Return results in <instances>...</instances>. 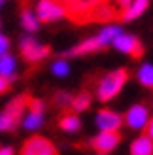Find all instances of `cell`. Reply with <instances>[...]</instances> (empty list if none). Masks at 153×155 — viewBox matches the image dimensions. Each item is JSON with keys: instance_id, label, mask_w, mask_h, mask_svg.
<instances>
[{"instance_id": "obj_7", "label": "cell", "mask_w": 153, "mask_h": 155, "mask_svg": "<svg viewBox=\"0 0 153 155\" xmlns=\"http://www.w3.org/2000/svg\"><path fill=\"white\" fill-rule=\"evenodd\" d=\"M64 17V8L57 0H40L36 6V19L42 23H51Z\"/></svg>"}, {"instance_id": "obj_15", "label": "cell", "mask_w": 153, "mask_h": 155, "mask_svg": "<svg viewBox=\"0 0 153 155\" xmlns=\"http://www.w3.org/2000/svg\"><path fill=\"white\" fill-rule=\"evenodd\" d=\"M131 153L132 155H153V140L148 136L136 138L131 146Z\"/></svg>"}, {"instance_id": "obj_14", "label": "cell", "mask_w": 153, "mask_h": 155, "mask_svg": "<svg viewBox=\"0 0 153 155\" xmlns=\"http://www.w3.org/2000/svg\"><path fill=\"white\" fill-rule=\"evenodd\" d=\"M59 127L63 130H66V133H76V130H80V127H81V121L74 112H64L59 117Z\"/></svg>"}, {"instance_id": "obj_10", "label": "cell", "mask_w": 153, "mask_h": 155, "mask_svg": "<svg viewBox=\"0 0 153 155\" xmlns=\"http://www.w3.org/2000/svg\"><path fill=\"white\" fill-rule=\"evenodd\" d=\"M125 123L131 129H142L146 127V123L149 121V114H148V108L144 104H134L132 108H129V112L125 114Z\"/></svg>"}, {"instance_id": "obj_6", "label": "cell", "mask_w": 153, "mask_h": 155, "mask_svg": "<svg viewBox=\"0 0 153 155\" xmlns=\"http://www.w3.org/2000/svg\"><path fill=\"white\" fill-rule=\"evenodd\" d=\"M112 44L116 45L121 53H127V55H131L132 59H142V55H144L142 42L136 36H132V34H123V32H121L119 36L113 38Z\"/></svg>"}, {"instance_id": "obj_33", "label": "cell", "mask_w": 153, "mask_h": 155, "mask_svg": "<svg viewBox=\"0 0 153 155\" xmlns=\"http://www.w3.org/2000/svg\"><path fill=\"white\" fill-rule=\"evenodd\" d=\"M98 155H106V153H98Z\"/></svg>"}, {"instance_id": "obj_3", "label": "cell", "mask_w": 153, "mask_h": 155, "mask_svg": "<svg viewBox=\"0 0 153 155\" xmlns=\"http://www.w3.org/2000/svg\"><path fill=\"white\" fill-rule=\"evenodd\" d=\"M49 53H51L49 45L38 44L34 38H30V36H27V38H23V40H21V55H23V59H25L27 63L36 64L38 61L45 59Z\"/></svg>"}, {"instance_id": "obj_26", "label": "cell", "mask_w": 153, "mask_h": 155, "mask_svg": "<svg viewBox=\"0 0 153 155\" xmlns=\"http://www.w3.org/2000/svg\"><path fill=\"white\" fill-rule=\"evenodd\" d=\"M8 49H10V40L0 34V55H2V53H8Z\"/></svg>"}, {"instance_id": "obj_22", "label": "cell", "mask_w": 153, "mask_h": 155, "mask_svg": "<svg viewBox=\"0 0 153 155\" xmlns=\"http://www.w3.org/2000/svg\"><path fill=\"white\" fill-rule=\"evenodd\" d=\"M51 72L55 76H59V78H64L68 72H70V66H68V63L64 59H59V61H55V63L51 64Z\"/></svg>"}, {"instance_id": "obj_8", "label": "cell", "mask_w": 153, "mask_h": 155, "mask_svg": "<svg viewBox=\"0 0 153 155\" xmlns=\"http://www.w3.org/2000/svg\"><path fill=\"white\" fill-rule=\"evenodd\" d=\"M121 13L123 10H119V8L110 2V0H104L100 2L93 12L89 15V23H108V21H117L121 19Z\"/></svg>"}, {"instance_id": "obj_5", "label": "cell", "mask_w": 153, "mask_h": 155, "mask_svg": "<svg viewBox=\"0 0 153 155\" xmlns=\"http://www.w3.org/2000/svg\"><path fill=\"white\" fill-rule=\"evenodd\" d=\"M28 98H30V95H19L17 98H13L11 102L6 106L4 117H6L8 123H10V130H15L17 125L21 123L23 112H25L27 106H28Z\"/></svg>"}, {"instance_id": "obj_31", "label": "cell", "mask_w": 153, "mask_h": 155, "mask_svg": "<svg viewBox=\"0 0 153 155\" xmlns=\"http://www.w3.org/2000/svg\"><path fill=\"white\" fill-rule=\"evenodd\" d=\"M57 2H59V4H63V8H64V4L68 2V0H57Z\"/></svg>"}, {"instance_id": "obj_24", "label": "cell", "mask_w": 153, "mask_h": 155, "mask_svg": "<svg viewBox=\"0 0 153 155\" xmlns=\"http://www.w3.org/2000/svg\"><path fill=\"white\" fill-rule=\"evenodd\" d=\"M27 108H28L30 112H44V102H42V100H38V98H32V97H30Z\"/></svg>"}, {"instance_id": "obj_9", "label": "cell", "mask_w": 153, "mask_h": 155, "mask_svg": "<svg viewBox=\"0 0 153 155\" xmlns=\"http://www.w3.org/2000/svg\"><path fill=\"white\" fill-rule=\"evenodd\" d=\"M119 142H121V134L117 130H102L98 136L93 138L91 148L95 151H98V153H110Z\"/></svg>"}, {"instance_id": "obj_27", "label": "cell", "mask_w": 153, "mask_h": 155, "mask_svg": "<svg viewBox=\"0 0 153 155\" xmlns=\"http://www.w3.org/2000/svg\"><path fill=\"white\" fill-rule=\"evenodd\" d=\"M110 2H113V4L119 8V10H125V8L131 4V0H110Z\"/></svg>"}, {"instance_id": "obj_11", "label": "cell", "mask_w": 153, "mask_h": 155, "mask_svg": "<svg viewBox=\"0 0 153 155\" xmlns=\"http://www.w3.org/2000/svg\"><path fill=\"white\" fill-rule=\"evenodd\" d=\"M96 125L100 127V130H117L121 127V115L108 108H102L96 114Z\"/></svg>"}, {"instance_id": "obj_21", "label": "cell", "mask_w": 153, "mask_h": 155, "mask_svg": "<svg viewBox=\"0 0 153 155\" xmlns=\"http://www.w3.org/2000/svg\"><path fill=\"white\" fill-rule=\"evenodd\" d=\"M121 34V28H117V27H108V28H104L100 34H98L96 38L102 42V45H106V44H110V42H113V38L116 36H119Z\"/></svg>"}, {"instance_id": "obj_4", "label": "cell", "mask_w": 153, "mask_h": 155, "mask_svg": "<svg viewBox=\"0 0 153 155\" xmlns=\"http://www.w3.org/2000/svg\"><path fill=\"white\" fill-rule=\"evenodd\" d=\"M19 155H59L51 140L44 136H32L21 146Z\"/></svg>"}, {"instance_id": "obj_16", "label": "cell", "mask_w": 153, "mask_h": 155, "mask_svg": "<svg viewBox=\"0 0 153 155\" xmlns=\"http://www.w3.org/2000/svg\"><path fill=\"white\" fill-rule=\"evenodd\" d=\"M13 70H15V59L8 53H2L0 55V76H6L13 81Z\"/></svg>"}, {"instance_id": "obj_13", "label": "cell", "mask_w": 153, "mask_h": 155, "mask_svg": "<svg viewBox=\"0 0 153 155\" xmlns=\"http://www.w3.org/2000/svg\"><path fill=\"white\" fill-rule=\"evenodd\" d=\"M148 4H149V0H131V4H129L123 10V13H121V19L123 21H132L134 17H138V15H142L146 12Z\"/></svg>"}, {"instance_id": "obj_18", "label": "cell", "mask_w": 153, "mask_h": 155, "mask_svg": "<svg viewBox=\"0 0 153 155\" xmlns=\"http://www.w3.org/2000/svg\"><path fill=\"white\" fill-rule=\"evenodd\" d=\"M70 106H72V110H74V112H83V110H87V108L91 106V95L83 91L81 95H78L76 98H72Z\"/></svg>"}, {"instance_id": "obj_25", "label": "cell", "mask_w": 153, "mask_h": 155, "mask_svg": "<svg viewBox=\"0 0 153 155\" xmlns=\"http://www.w3.org/2000/svg\"><path fill=\"white\" fill-rule=\"evenodd\" d=\"M11 89V80L6 76H0V95H4V93H8Z\"/></svg>"}, {"instance_id": "obj_1", "label": "cell", "mask_w": 153, "mask_h": 155, "mask_svg": "<svg viewBox=\"0 0 153 155\" xmlns=\"http://www.w3.org/2000/svg\"><path fill=\"white\" fill-rule=\"evenodd\" d=\"M127 80H129L127 68H119V70H113V72H108L106 76H102V80L98 81V87H96L98 100H102V102L112 100L121 91V87L127 83Z\"/></svg>"}, {"instance_id": "obj_29", "label": "cell", "mask_w": 153, "mask_h": 155, "mask_svg": "<svg viewBox=\"0 0 153 155\" xmlns=\"http://www.w3.org/2000/svg\"><path fill=\"white\" fill-rule=\"evenodd\" d=\"M0 130H10V123L6 121V117H4V114L0 115Z\"/></svg>"}, {"instance_id": "obj_28", "label": "cell", "mask_w": 153, "mask_h": 155, "mask_svg": "<svg viewBox=\"0 0 153 155\" xmlns=\"http://www.w3.org/2000/svg\"><path fill=\"white\" fill-rule=\"evenodd\" d=\"M146 136L153 140V117H151V121L146 123Z\"/></svg>"}, {"instance_id": "obj_30", "label": "cell", "mask_w": 153, "mask_h": 155, "mask_svg": "<svg viewBox=\"0 0 153 155\" xmlns=\"http://www.w3.org/2000/svg\"><path fill=\"white\" fill-rule=\"evenodd\" d=\"M0 155H13L11 148H0Z\"/></svg>"}, {"instance_id": "obj_20", "label": "cell", "mask_w": 153, "mask_h": 155, "mask_svg": "<svg viewBox=\"0 0 153 155\" xmlns=\"http://www.w3.org/2000/svg\"><path fill=\"white\" fill-rule=\"evenodd\" d=\"M25 127L28 129V130H34V129H38L44 123V112H30L27 117H25Z\"/></svg>"}, {"instance_id": "obj_23", "label": "cell", "mask_w": 153, "mask_h": 155, "mask_svg": "<svg viewBox=\"0 0 153 155\" xmlns=\"http://www.w3.org/2000/svg\"><path fill=\"white\" fill-rule=\"evenodd\" d=\"M72 102V97H70V93H66V91H60L55 95V104H59L60 108H66V106H70Z\"/></svg>"}, {"instance_id": "obj_19", "label": "cell", "mask_w": 153, "mask_h": 155, "mask_svg": "<svg viewBox=\"0 0 153 155\" xmlns=\"http://www.w3.org/2000/svg\"><path fill=\"white\" fill-rule=\"evenodd\" d=\"M138 80L146 87H153V64H142L138 70Z\"/></svg>"}, {"instance_id": "obj_2", "label": "cell", "mask_w": 153, "mask_h": 155, "mask_svg": "<svg viewBox=\"0 0 153 155\" xmlns=\"http://www.w3.org/2000/svg\"><path fill=\"white\" fill-rule=\"evenodd\" d=\"M100 2H104V0H68L64 4V15L72 23L85 25V23H89L91 12Z\"/></svg>"}, {"instance_id": "obj_12", "label": "cell", "mask_w": 153, "mask_h": 155, "mask_svg": "<svg viewBox=\"0 0 153 155\" xmlns=\"http://www.w3.org/2000/svg\"><path fill=\"white\" fill-rule=\"evenodd\" d=\"M104 45H102V42L98 40V38H89V40H85V42H81L80 45H76L74 49H70V51H66L64 55L66 57H76V55H85V53H93V51H98V49H102Z\"/></svg>"}, {"instance_id": "obj_32", "label": "cell", "mask_w": 153, "mask_h": 155, "mask_svg": "<svg viewBox=\"0 0 153 155\" xmlns=\"http://www.w3.org/2000/svg\"><path fill=\"white\" fill-rule=\"evenodd\" d=\"M2 4H4V0H0V6H2Z\"/></svg>"}, {"instance_id": "obj_17", "label": "cell", "mask_w": 153, "mask_h": 155, "mask_svg": "<svg viewBox=\"0 0 153 155\" xmlns=\"http://www.w3.org/2000/svg\"><path fill=\"white\" fill-rule=\"evenodd\" d=\"M21 23H23V27H25V30H28V32H36L38 30L36 15H32L30 10H27V8H23V12H21Z\"/></svg>"}]
</instances>
